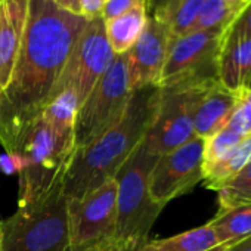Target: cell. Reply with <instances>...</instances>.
I'll use <instances>...</instances> for the list:
<instances>
[{"instance_id": "obj_1", "label": "cell", "mask_w": 251, "mask_h": 251, "mask_svg": "<svg viewBox=\"0 0 251 251\" xmlns=\"http://www.w3.org/2000/svg\"><path fill=\"white\" fill-rule=\"evenodd\" d=\"M89 20L52 0H30L28 21L8 87L0 93V145L48 103Z\"/></svg>"}, {"instance_id": "obj_2", "label": "cell", "mask_w": 251, "mask_h": 251, "mask_svg": "<svg viewBox=\"0 0 251 251\" xmlns=\"http://www.w3.org/2000/svg\"><path fill=\"white\" fill-rule=\"evenodd\" d=\"M158 96V86L133 90L121 118L92 144L74 152L62 182L67 200L80 198L114 179L120 167L144 141L155 115Z\"/></svg>"}, {"instance_id": "obj_3", "label": "cell", "mask_w": 251, "mask_h": 251, "mask_svg": "<svg viewBox=\"0 0 251 251\" xmlns=\"http://www.w3.org/2000/svg\"><path fill=\"white\" fill-rule=\"evenodd\" d=\"M20 173V207L36 204L62 186L74 157V136L36 114L3 145Z\"/></svg>"}, {"instance_id": "obj_4", "label": "cell", "mask_w": 251, "mask_h": 251, "mask_svg": "<svg viewBox=\"0 0 251 251\" xmlns=\"http://www.w3.org/2000/svg\"><path fill=\"white\" fill-rule=\"evenodd\" d=\"M157 157L151 155L144 141L132 152L117 175V227L115 241L145 244L161 210L150 194V173Z\"/></svg>"}, {"instance_id": "obj_5", "label": "cell", "mask_w": 251, "mask_h": 251, "mask_svg": "<svg viewBox=\"0 0 251 251\" xmlns=\"http://www.w3.org/2000/svg\"><path fill=\"white\" fill-rule=\"evenodd\" d=\"M62 186L45 200L18 207L0 222V251H67L68 208Z\"/></svg>"}, {"instance_id": "obj_6", "label": "cell", "mask_w": 251, "mask_h": 251, "mask_svg": "<svg viewBox=\"0 0 251 251\" xmlns=\"http://www.w3.org/2000/svg\"><path fill=\"white\" fill-rule=\"evenodd\" d=\"M217 81V78L182 80L158 86L155 115L144 138V145L151 155H164L195 138L194 118L198 103Z\"/></svg>"}, {"instance_id": "obj_7", "label": "cell", "mask_w": 251, "mask_h": 251, "mask_svg": "<svg viewBox=\"0 0 251 251\" xmlns=\"http://www.w3.org/2000/svg\"><path fill=\"white\" fill-rule=\"evenodd\" d=\"M130 86L127 58L115 55L112 64L80 105L74 123V150H81L115 124L127 108Z\"/></svg>"}, {"instance_id": "obj_8", "label": "cell", "mask_w": 251, "mask_h": 251, "mask_svg": "<svg viewBox=\"0 0 251 251\" xmlns=\"http://www.w3.org/2000/svg\"><path fill=\"white\" fill-rule=\"evenodd\" d=\"M117 185L106 180L80 198L67 200L71 251H90L115 241Z\"/></svg>"}, {"instance_id": "obj_9", "label": "cell", "mask_w": 251, "mask_h": 251, "mask_svg": "<svg viewBox=\"0 0 251 251\" xmlns=\"http://www.w3.org/2000/svg\"><path fill=\"white\" fill-rule=\"evenodd\" d=\"M114 58L115 53L105 34L103 18L96 17L89 20L73 48L50 98L64 90H73L81 105L99 78L109 68Z\"/></svg>"}, {"instance_id": "obj_10", "label": "cell", "mask_w": 251, "mask_h": 251, "mask_svg": "<svg viewBox=\"0 0 251 251\" xmlns=\"http://www.w3.org/2000/svg\"><path fill=\"white\" fill-rule=\"evenodd\" d=\"M225 31V28L201 30L173 39L158 86L182 80L217 78V61Z\"/></svg>"}, {"instance_id": "obj_11", "label": "cell", "mask_w": 251, "mask_h": 251, "mask_svg": "<svg viewBox=\"0 0 251 251\" xmlns=\"http://www.w3.org/2000/svg\"><path fill=\"white\" fill-rule=\"evenodd\" d=\"M204 139L195 136L182 147L157 157L150 173L151 198L166 207L172 200L202 182Z\"/></svg>"}, {"instance_id": "obj_12", "label": "cell", "mask_w": 251, "mask_h": 251, "mask_svg": "<svg viewBox=\"0 0 251 251\" xmlns=\"http://www.w3.org/2000/svg\"><path fill=\"white\" fill-rule=\"evenodd\" d=\"M170 42L172 37L167 25L154 17H148L142 34L126 53L133 90L160 84Z\"/></svg>"}, {"instance_id": "obj_13", "label": "cell", "mask_w": 251, "mask_h": 251, "mask_svg": "<svg viewBox=\"0 0 251 251\" xmlns=\"http://www.w3.org/2000/svg\"><path fill=\"white\" fill-rule=\"evenodd\" d=\"M30 0H0V93L12 77L28 21Z\"/></svg>"}, {"instance_id": "obj_14", "label": "cell", "mask_w": 251, "mask_h": 251, "mask_svg": "<svg viewBox=\"0 0 251 251\" xmlns=\"http://www.w3.org/2000/svg\"><path fill=\"white\" fill-rule=\"evenodd\" d=\"M217 78L222 86L232 92H244L251 87V37L227 36L217 61Z\"/></svg>"}, {"instance_id": "obj_15", "label": "cell", "mask_w": 251, "mask_h": 251, "mask_svg": "<svg viewBox=\"0 0 251 251\" xmlns=\"http://www.w3.org/2000/svg\"><path fill=\"white\" fill-rule=\"evenodd\" d=\"M241 93L226 89L219 81L213 84L198 103L194 118L195 136L205 141L222 130L227 124Z\"/></svg>"}, {"instance_id": "obj_16", "label": "cell", "mask_w": 251, "mask_h": 251, "mask_svg": "<svg viewBox=\"0 0 251 251\" xmlns=\"http://www.w3.org/2000/svg\"><path fill=\"white\" fill-rule=\"evenodd\" d=\"M147 20V6L145 3H141L103 21L108 43L115 55H124L133 48L145 28Z\"/></svg>"}, {"instance_id": "obj_17", "label": "cell", "mask_w": 251, "mask_h": 251, "mask_svg": "<svg viewBox=\"0 0 251 251\" xmlns=\"http://www.w3.org/2000/svg\"><path fill=\"white\" fill-rule=\"evenodd\" d=\"M217 242L226 248L251 236V204L236 205L219 213L208 222Z\"/></svg>"}, {"instance_id": "obj_18", "label": "cell", "mask_w": 251, "mask_h": 251, "mask_svg": "<svg viewBox=\"0 0 251 251\" xmlns=\"http://www.w3.org/2000/svg\"><path fill=\"white\" fill-rule=\"evenodd\" d=\"M251 161V133L247 135L233 150H230L217 163L202 169L204 186L217 191L222 185L229 182Z\"/></svg>"}, {"instance_id": "obj_19", "label": "cell", "mask_w": 251, "mask_h": 251, "mask_svg": "<svg viewBox=\"0 0 251 251\" xmlns=\"http://www.w3.org/2000/svg\"><path fill=\"white\" fill-rule=\"evenodd\" d=\"M151 244L155 251H226L208 223L170 238L151 241Z\"/></svg>"}, {"instance_id": "obj_20", "label": "cell", "mask_w": 251, "mask_h": 251, "mask_svg": "<svg viewBox=\"0 0 251 251\" xmlns=\"http://www.w3.org/2000/svg\"><path fill=\"white\" fill-rule=\"evenodd\" d=\"M204 2L205 0H173L158 17L154 18L163 21L167 25L173 40L191 31Z\"/></svg>"}, {"instance_id": "obj_21", "label": "cell", "mask_w": 251, "mask_h": 251, "mask_svg": "<svg viewBox=\"0 0 251 251\" xmlns=\"http://www.w3.org/2000/svg\"><path fill=\"white\" fill-rule=\"evenodd\" d=\"M239 12V9L227 5L223 0H205L189 33L213 28L227 30Z\"/></svg>"}, {"instance_id": "obj_22", "label": "cell", "mask_w": 251, "mask_h": 251, "mask_svg": "<svg viewBox=\"0 0 251 251\" xmlns=\"http://www.w3.org/2000/svg\"><path fill=\"white\" fill-rule=\"evenodd\" d=\"M216 192L220 210L251 204V161Z\"/></svg>"}, {"instance_id": "obj_23", "label": "cell", "mask_w": 251, "mask_h": 251, "mask_svg": "<svg viewBox=\"0 0 251 251\" xmlns=\"http://www.w3.org/2000/svg\"><path fill=\"white\" fill-rule=\"evenodd\" d=\"M245 136H241L235 132H232L227 127H223L213 136L204 141V164L202 169L207 166H211L217 163L220 158H223L230 150H233Z\"/></svg>"}, {"instance_id": "obj_24", "label": "cell", "mask_w": 251, "mask_h": 251, "mask_svg": "<svg viewBox=\"0 0 251 251\" xmlns=\"http://www.w3.org/2000/svg\"><path fill=\"white\" fill-rule=\"evenodd\" d=\"M225 127L241 136L251 133V87L241 93L239 100Z\"/></svg>"}, {"instance_id": "obj_25", "label": "cell", "mask_w": 251, "mask_h": 251, "mask_svg": "<svg viewBox=\"0 0 251 251\" xmlns=\"http://www.w3.org/2000/svg\"><path fill=\"white\" fill-rule=\"evenodd\" d=\"M226 34L227 36L251 37V0L238 14V17L233 20V23L227 27Z\"/></svg>"}, {"instance_id": "obj_26", "label": "cell", "mask_w": 251, "mask_h": 251, "mask_svg": "<svg viewBox=\"0 0 251 251\" xmlns=\"http://www.w3.org/2000/svg\"><path fill=\"white\" fill-rule=\"evenodd\" d=\"M141 3H145V0H108L100 17L103 18V21H106Z\"/></svg>"}, {"instance_id": "obj_27", "label": "cell", "mask_w": 251, "mask_h": 251, "mask_svg": "<svg viewBox=\"0 0 251 251\" xmlns=\"http://www.w3.org/2000/svg\"><path fill=\"white\" fill-rule=\"evenodd\" d=\"M67 251H71L70 248ZM90 251H155L151 241L145 242V244H124V242H118L114 241L105 247L96 248V250H90Z\"/></svg>"}, {"instance_id": "obj_28", "label": "cell", "mask_w": 251, "mask_h": 251, "mask_svg": "<svg viewBox=\"0 0 251 251\" xmlns=\"http://www.w3.org/2000/svg\"><path fill=\"white\" fill-rule=\"evenodd\" d=\"M108 0H80V14L86 20H93L102 15Z\"/></svg>"}, {"instance_id": "obj_29", "label": "cell", "mask_w": 251, "mask_h": 251, "mask_svg": "<svg viewBox=\"0 0 251 251\" xmlns=\"http://www.w3.org/2000/svg\"><path fill=\"white\" fill-rule=\"evenodd\" d=\"M173 0H145L147 15L148 17H158Z\"/></svg>"}, {"instance_id": "obj_30", "label": "cell", "mask_w": 251, "mask_h": 251, "mask_svg": "<svg viewBox=\"0 0 251 251\" xmlns=\"http://www.w3.org/2000/svg\"><path fill=\"white\" fill-rule=\"evenodd\" d=\"M52 2L62 11H67L74 15H81L80 14V0H52Z\"/></svg>"}, {"instance_id": "obj_31", "label": "cell", "mask_w": 251, "mask_h": 251, "mask_svg": "<svg viewBox=\"0 0 251 251\" xmlns=\"http://www.w3.org/2000/svg\"><path fill=\"white\" fill-rule=\"evenodd\" d=\"M226 251H251V236H248V238L239 241L238 244L226 248Z\"/></svg>"}, {"instance_id": "obj_32", "label": "cell", "mask_w": 251, "mask_h": 251, "mask_svg": "<svg viewBox=\"0 0 251 251\" xmlns=\"http://www.w3.org/2000/svg\"><path fill=\"white\" fill-rule=\"evenodd\" d=\"M223 2H226L227 5H230V6H233V8L239 9V11H242L244 6L250 2V0H223Z\"/></svg>"}]
</instances>
